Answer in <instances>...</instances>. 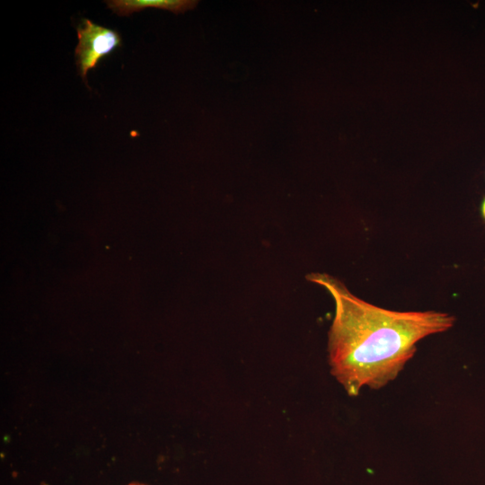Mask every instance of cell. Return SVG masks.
I'll use <instances>...</instances> for the list:
<instances>
[{
  "mask_svg": "<svg viewBox=\"0 0 485 485\" xmlns=\"http://www.w3.org/2000/svg\"><path fill=\"white\" fill-rule=\"evenodd\" d=\"M306 279L323 287L335 304L328 333L331 373L350 396L364 386L379 389L394 380L417 343L453 327L455 318L437 311L400 312L355 295L337 278L312 272Z\"/></svg>",
  "mask_w": 485,
  "mask_h": 485,
  "instance_id": "1",
  "label": "cell"
},
{
  "mask_svg": "<svg viewBox=\"0 0 485 485\" xmlns=\"http://www.w3.org/2000/svg\"><path fill=\"white\" fill-rule=\"evenodd\" d=\"M76 31L78 44L75 49V64L87 85L88 71L94 69L104 57L121 47L122 40L117 31L94 23L86 18L81 20Z\"/></svg>",
  "mask_w": 485,
  "mask_h": 485,
  "instance_id": "2",
  "label": "cell"
},
{
  "mask_svg": "<svg viewBox=\"0 0 485 485\" xmlns=\"http://www.w3.org/2000/svg\"><path fill=\"white\" fill-rule=\"evenodd\" d=\"M108 7L119 16H129L133 13L146 8H158L171 11L174 13H184L194 9L196 0H110L106 1Z\"/></svg>",
  "mask_w": 485,
  "mask_h": 485,
  "instance_id": "3",
  "label": "cell"
},
{
  "mask_svg": "<svg viewBox=\"0 0 485 485\" xmlns=\"http://www.w3.org/2000/svg\"><path fill=\"white\" fill-rule=\"evenodd\" d=\"M480 213H481V218L485 222V196L482 198L480 204Z\"/></svg>",
  "mask_w": 485,
  "mask_h": 485,
  "instance_id": "4",
  "label": "cell"
},
{
  "mask_svg": "<svg viewBox=\"0 0 485 485\" xmlns=\"http://www.w3.org/2000/svg\"><path fill=\"white\" fill-rule=\"evenodd\" d=\"M129 485H143V484H139V483H131Z\"/></svg>",
  "mask_w": 485,
  "mask_h": 485,
  "instance_id": "5",
  "label": "cell"
}]
</instances>
